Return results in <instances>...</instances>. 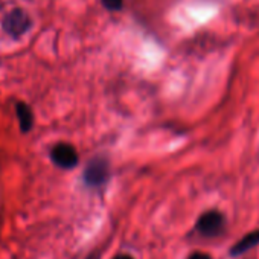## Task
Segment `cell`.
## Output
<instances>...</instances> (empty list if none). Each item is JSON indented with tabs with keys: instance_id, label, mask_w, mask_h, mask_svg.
I'll return each mask as SVG.
<instances>
[{
	"instance_id": "cell-2",
	"label": "cell",
	"mask_w": 259,
	"mask_h": 259,
	"mask_svg": "<svg viewBox=\"0 0 259 259\" xmlns=\"http://www.w3.org/2000/svg\"><path fill=\"white\" fill-rule=\"evenodd\" d=\"M52 160L60 166V168H64V169H70L76 165L78 162V156H76V151L72 145H67V144H63V145H58L54 148L52 151Z\"/></svg>"
},
{
	"instance_id": "cell-4",
	"label": "cell",
	"mask_w": 259,
	"mask_h": 259,
	"mask_svg": "<svg viewBox=\"0 0 259 259\" xmlns=\"http://www.w3.org/2000/svg\"><path fill=\"white\" fill-rule=\"evenodd\" d=\"M259 244V230H254L248 235H245L242 239H239L232 248H230V254L232 256H238L245 253L247 250H250L251 247H256Z\"/></svg>"
},
{
	"instance_id": "cell-1",
	"label": "cell",
	"mask_w": 259,
	"mask_h": 259,
	"mask_svg": "<svg viewBox=\"0 0 259 259\" xmlns=\"http://www.w3.org/2000/svg\"><path fill=\"white\" fill-rule=\"evenodd\" d=\"M197 232L204 238H215L221 235L226 229V217L218 210L204 212L195 226Z\"/></svg>"
},
{
	"instance_id": "cell-5",
	"label": "cell",
	"mask_w": 259,
	"mask_h": 259,
	"mask_svg": "<svg viewBox=\"0 0 259 259\" xmlns=\"http://www.w3.org/2000/svg\"><path fill=\"white\" fill-rule=\"evenodd\" d=\"M104 4H105L108 8L114 10V8H120V5H122V0H104Z\"/></svg>"
},
{
	"instance_id": "cell-8",
	"label": "cell",
	"mask_w": 259,
	"mask_h": 259,
	"mask_svg": "<svg viewBox=\"0 0 259 259\" xmlns=\"http://www.w3.org/2000/svg\"><path fill=\"white\" fill-rule=\"evenodd\" d=\"M85 259H101V256L98 254V253H92L89 257H85Z\"/></svg>"
},
{
	"instance_id": "cell-6",
	"label": "cell",
	"mask_w": 259,
	"mask_h": 259,
	"mask_svg": "<svg viewBox=\"0 0 259 259\" xmlns=\"http://www.w3.org/2000/svg\"><path fill=\"white\" fill-rule=\"evenodd\" d=\"M188 259H212L209 254H206V253H201V251H195V253H192Z\"/></svg>"
},
{
	"instance_id": "cell-7",
	"label": "cell",
	"mask_w": 259,
	"mask_h": 259,
	"mask_svg": "<svg viewBox=\"0 0 259 259\" xmlns=\"http://www.w3.org/2000/svg\"><path fill=\"white\" fill-rule=\"evenodd\" d=\"M113 259H133V256H130V254H117Z\"/></svg>"
},
{
	"instance_id": "cell-3",
	"label": "cell",
	"mask_w": 259,
	"mask_h": 259,
	"mask_svg": "<svg viewBox=\"0 0 259 259\" xmlns=\"http://www.w3.org/2000/svg\"><path fill=\"white\" fill-rule=\"evenodd\" d=\"M108 177V166L104 162L96 160L95 163H92L87 171H85V182L92 186H99L102 185Z\"/></svg>"
}]
</instances>
